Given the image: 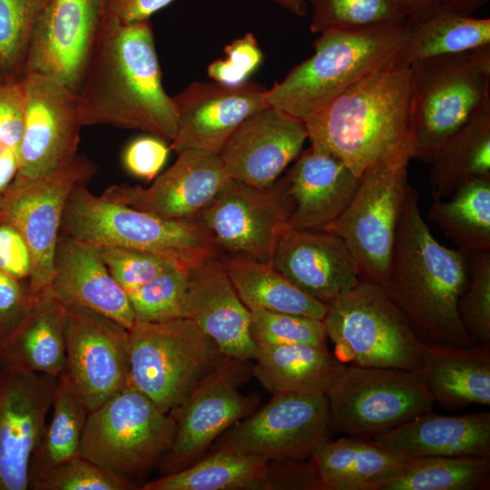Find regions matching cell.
Returning a JSON list of instances; mask_svg holds the SVG:
<instances>
[{
	"instance_id": "4dcf8cb0",
	"label": "cell",
	"mask_w": 490,
	"mask_h": 490,
	"mask_svg": "<svg viewBox=\"0 0 490 490\" xmlns=\"http://www.w3.org/2000/svg\"><path fill=\"white\" fill-rule=\"evenodd\" d=\"M345 366L328 347L284 345L259 349L252 376L272 394L327 396Z\"/></svg>"
},
{
	"instance_id": "7a4b0ae2",
	"label": "cell",
	"mask_w": 490,
	"mask_h": 490,
	"mask_svg": "<svg viewBox=\"0 0 490 490\" xmlns=\"http://www.w3.org/2000/svg\"><path fill=\"white\" fill-rule=\"evenodd\" d=\"M411 186L397 225L386 285L387 296L426 346L470 347L458 299L467 279L466 254L439 243L424 220Z\"/></svg>"
},
{
	"instance_id": "9c48e42d",
	"label": "cell",
	"mask_w": 490,
	"mask_h": 490,
	"mask_svg": "<svg viewBox=\"0 0 490 490\" xmlns=\"http://www.w3.org/2000/svg\"><path fill=\"white\" fill-rule=\"evenodd\" d=\"M343 364L421 369L425 344L382 286L361 280L323 318Z\"/></svg>"
},
{
	"instance_id": "cb8c5ba5",
	"label": "cell",
	"mask_w": 490,
	"mask_h": 490,
	"mask_svg": "<svg viewBox=\"0 0 490 490\" xmlns=\"http://www.w3.org/2000/svg\"><path fill=\"white\" fill-rule=\"evenodd\" d=\"M280 179L289 228L298 230H326L347 208L359 182L339 159L313 145Z\"/></svg>"
},
{
	"instance_id": "2e32d148",
	"label": "cell",
	"mask_w": 490,
	"mask_h": 490,
	"mask_svg": "<svg viewBox=\"0 0 490 490\" xmlns=\"http://www.w3.org/2000/svg\"><path fill=\"white\" fill-rule=\"evenodd\" d=\"M21 83L24 125L15 179L32 181L52 173L77 155L83 124L74 91L34 73L24 74Z\"/></svg>"
},
{
	"instance_id": "d6a6232c",
	"label": "cell",
	"mask_w": 490,
	"mask_h": 490,
	"mask_svg": "<svg viewBox=\"0 0 490 490\" xmlns=\"http://www.w3.org/2000/svg\"><path fill=\"white\" fill-rule=\"evenodd\" d=\"M428 182L435 201L476 179H490V108L458 130L430 162Z\"/></svg>"
},
{
	"instance_id": "3957f363",
	"label": "cell",
	"mask_w": 490,
	"mask_h": 490,
	"mask_svg": "<svg viewBox=\"0 0 490 490\" xmlns=\"http://www.w3.org/2000/svg\"><path fill=\"white\" fill-rule=\"evenodd\" d=\"M395 59L304 122L311 145L339 159L358 178L382 158L413 159L410 70Z\"/></svg>"
},
{
	"instance_id": "74e56055",
	"label": "cell",
	"mask_w": 490,
	"mask_h": 490,
	"mask_svg": "<svg viewBox=\"0 0 490 490\" xmlns=\"http://www.w3.org/2000/svg\"><path fill=\"white\" fill-rule=\"evenodd\" d=\"M490 456H436L408 460L379 490L488 489Z\"/></svg>"
},
{
	"instance_id": "30bf717a",
	"label": "cell",
	"mask_w": 490,
	"mask_h": 490,
	"mask_svg": "<svg viewBox=\"0 0 490 490\" xmlns=\"http://www.w3.org/2000/svg\"><path fill=\"white\" fill-rule=\"evenodd\" d=\"M411 159L407 154L391 155L368 167L347 208L324 230L343 240L363 281L382 287L387 283L397 225L411 188L407 181Z\"/></svg>"
},
{
	"instance_id": "bcb514c9",
	"label": "cell",
	"mask_w": 490,
	"mask_h": 490,
	"mask_svg": "<svg viewBox=\"0 0 490 490\" xmlns=\"http://www.w3.org/2000/svg\"><path fill=\"white\" fill-rule=\"evenodd\" d=\"M224 54L226 57L212 62L207 72L214 82L226 85L246 83L263 59L262 52L251 33L227 44Z\"/></svg>"
},
{
	"instance_id": "c3c4849f",
	"label": "cell",
	"mask_w": 490,
	"mask_h": 490,
	"mask_svg": "<svg viewBox=\"0 0 490 490\" xmlns=\"http://www.w3.org/2000/svg\"><path fill=\"white\" fill-rule=\"evenodd\" d=\"M31 303L28 282L24 285L0 270V340L11 335L24 319Z\"/></svg>"
},
{
	"instance_id": "e0dca14e",
	"label": "cell",
	"mask_w": 490,
	"mask_h": 490,
	"mask_svg": "<svg viewBox=\"0 0 490 490\" xmlns=\"http://www.w3.org/2000/svg\"><path fill=\"white\" fill-rule=\"evenodd\" d=\"M65 309L64 372L90 412L129 386V329L86 308Z\"/></svg>"
},
{
	"instance_id": "8fae6325",
	"label": "cell",
	"mask_w": 490,
	"mask_h": 490,
	"mask_svg": "<svg viewBox=\"0 0 490 490\" xmlns=\"http://www.w3.org/2000/svg\"><path fill=\"white\" fill-rule=\"evenodd\" d=\"M327 397L329 427L351 436L387 432L430 412L435 402L422 369L349 364Z\"/></svg>"
},
{
	"instance_id": "7c38bea8",
	"label": "cell",
	"mask_w": 490,
	"mask_h": 490,
	"mask_svg": "<svg viewBox=\"0 0 490 490\" xmlns=\"http://www.w3.org/2000/svg\"><path fill=\"white\" fill-rule=\"evenodd\" d=\"M96 172L87 158L76 155L50 174L14 181L3 191L0 223L14 227L30 253L28 286L31 299L49 290L64 209L73 189Z\"/></svg>"
},
{
	"instance_id": "6da1fadb",
	"label": "cell",
	"mask_w": 490,
	"mask_h": 490,
	"mask_svg": "<svg viewBox=\"0 0 490 490\" xmlns=\"http://www.w3.org/2000/svg\"><path fill=\"white\" fill-rule=\"evenodd\" d=\"M83 126L140 130L172 141L177 114L162 84L148 20L104 16L76 92Z\"/></svg>"
},
{
	"instance_id": "8992f818",
	"label": "cell",
	"mask_w": 490,
	"mask_h": 490,
	"mask_svg": "<svg viewBox=\"0 0 490 490\" xmlns=\"http://www.w3.org/2000/svg\"><path fill=\"white\" fill-rule=\"evenodd\" d=\"M85 184L75 186L67 198L60 234L98 246L152 253L184 270L218 257L195 220H164L95 196Z\"/></svg>"
},
{
	"instance_id": "83f0119b",
	"label": "cell",
	"mask_w": 490,
	"mask_h": 490,
	"mask_svg": "<svg viewBox=\"0 0 490 490\" xmlns=\"http://www.w3.org/2000/svg\"><path fill=\"white\" fill-rule=\"evenodd\" d=\"M65 306L50 290L31 299L27 315L1 341L0 368L58 377L65 369Z\"/></svg>"
},
{
	"instance_id": "b9f144b4",
	"label": "cell",
	"mask_w": 490,
	"mask_h": 490,
	"mask_svg": "<svg viewBox=\"0 0 490 490\" xmlns=\"http://www.w3.org/2000/svg\"><path fill=\"white\" fill-rule=\"evenodd\" d=\"M250 313V337L259 349L293 344L327 347L322 319L260 309Z\"/></svg>"
},
{
	"instance_id": "6f0895ef",
	"label": "cell",
	"mask_w": 490,
	"mask_h": 490,
	"mask_svg": "<svg viewBox=\"0 0 490 490\" xmlns=\"http://www.w3.org/2000/svg\"><path fill=\"white\" fill-rule=\"evenodd\" d=\"M4 73H3V67H2V62L0 58V83L3 81Z\"/></svg>"
},
{
	"instance_id": "44dd1931",
	"label": "cell",
	"mask_w": 490,
	"mask_h": 490,
	"mask_svg": "<svg viewBox=\"0 0 490 490\" xmlns=\"http://www.w3.org/2000/svg\"><path fill=\"white\" fill-rule=\"evenodd\" d=\"M267 89L251 82L226 85L194 82L172 97L177 133L172 149L177 153L196 149L219 154L240 124L269 105Z\"/></svg>"
},
{
	"instance_id": "f1b7e54d",
	"label": "cell",
	"mask_w": 490,
	"mask_h": 490,
	"mask_svg": "<svg viewBox=\"0 0 490 490\" xmlns=\"http://www.w3.org/2000/svg\"><path fill=\"white\" fill-rule=\"evenodd\" d=\"M421 369L434 400L442 407L490 406V344L425 345Z\"/></svg>"
},
{
	"instance_id": "7402d4cb",
	"label": "cell",
	"mask_w": 490,
	"mask_h": 490,
	"mask_svg": "<svg viewBox=\"0 0 490 490\" xmlns=\"http://www.w3.org/2000/svg\"><path fill=\"white\" fill-rule=\"evenodd\" d=\"M304 122L267 105L246 118L219 153L230 179L265 188L300 154Z\"/></svg>"
},
{
	"instance_id": "484cf974",
	"label": "cell",
	"mask_w": 490,
	"mask_h": 490,
	"mask_svg": "<svg viewBox=\"0 0 490 490\" xmlns=\"http://www.w3.org/2000/svg\"><path fill=\"white\" fill-rule=\"evenodd\" d=\"M50 292L64 306L101 313L130 329L135 322L125 289L113 278L100 246L59 234Z\"/></svg>"
},
{
	"instance_id": "db71d44e",
	"label": "cell",
	"mask_w": 490,
	"mask_h": 490,
	"mask_svg": "<svg viewBox=\"0 0 490 490\" xmlns=\"http://www.w3.org/2000/svg\"><path fill=\"white\" fill-rule=\"evenodd\" d=\"M407 22L423 21L440 8V0H392Z\"/></svg>"
},
{
	"instance_id": "f5cc1de1",
	"label": "cell",
	"mask_w": 490,
	"mask_h": 490,
	"mask_svg": "<svg viewBox=\"0 0 490 490\" xmlns=\"http://www.w3.org/2000/svg\"><path fill=\"white\" fill-rule=\"evenodd\" d=\"M173 0H107L106 13L123 23L145 21Z\"/></svg>"
},
{
	"instance_id": "7dc6e473",
	"label": "cell",
	"mask_w": 490,
	"mask_h": 490,
	"mask_svg": "<svg viewBox=\"0 0 490 490\" xmlns=\"http://www.w3.org/2000/svg\"><path fill=\"white\" fill-rule=\"evenodd\" d=\"M24 125V90L20 81L0 83V144L17 152Z\"/></svg>"
},
{
	"instance_id": "7bdbcfd3",
	"label": "cell",
	"mask_w": 490,
	"mask_h": 490,
	"mask_svg": "<svg viewBox=\"0 0 490 490\" xmlns=\"http://www.w3.org/2000/svg\"><path fill=\"white\" fill-rule=\"evenodd\" d=\"M466 254L468 279L458 299V316L475 343L490 344V251Z\"/></svg>"
},
{
	"instance_id": "f907efd6",
	"label": "cell",
	"mask_w": 490,
	"mask_h": 490,
	"mask_svg": "<svg viewBox=\"0 0 490 490\" xmlns=\"http://www.w3.org/2000/svg\"><path fill=\"white\" fill-rule=\"evenodd\" d=\"M269 461V490H320L314 467L309 460Z\"/></svg>"
},
{
	"instance_id": "ffe728a7",
	"label": "cell",
	"mask_w": 490,
	"mask_h": 490,
	"mask_svg": "<svg viewBox=\"0 0 490 490\" xmlns=\"http://www.w3.org/2000/svg\"><path fill=\"white\" fill-rule=\"evenodd\" d=\"M230 180L219 154L186 149L151 186L112 185L101 196L164 220H192Z\"/></svg>"
},
{
	"instance_id": "f546056e",
	"label": "cell",
	"mask_w": 490,
	"mask_h": 490,
	"mask_svg": "<svg viewBox=\"0 0 490 490\" xmlns=\"http://www.w3.org/2000/svg\"><path fill=\"white\" fill-rule=\"evenodd\" d=\"M309 460L320 490H379L407 462L361 436L326 439Z\"/></svg>"
},
{
	"instance_id": "d4e9b609",
	"label": "cell",
	"mask_w": 490,
	"mask_h": 490,
	"mask_svg": "<svg viewBox=\"0 0 490 490\" xmlns=\"http://www.w3.org/2000/svg\"><path fill=\"white\" fill-rule=\"evenodd\" d=\"M188 312L227 357L254 360L259 348L250 332V313L218 258L187 270Z\"/></svg>"
},
{
	"instance_id": "5b68a950",
	"label": "cell",
	"mask_w": 490,
	"mask_h": 490,
	"mask_svg": "<svg viewBox=\"0 0 490 490\" xmlns=\"http://www.w3.org/2000/svg\"><path fill=\"white\" fill-rule=\"evenodd\" d=\"M413 159L431 162L464 125L490 108V45L412 64Z\"/></svg>"
},
{
	"instance_id": "52a82bcc",
	"label": "cell",
	"mask_w": 490,
	"mask_h": 490,
	"mask_svg": "<svg viewBox=\"0 0 490 490\" xmlns=\"http://www.w3.org/2000/svg\"><path fill=\"white\" fill-rule=\"evenodd\" d=\"M175 434L171 414L127 386L88 413L80 456L137 485L160 466Z\"/></svg>"
},
{
	"instance_id": "277c9868",
	"label": "cell",
	"mask_w": 490,
	"mask_h": 490,
	"mask_svg": "<svg viewBox=\"0 0 490 490\" xmlns=\"http://www.w3.org/2000/svg\"><path fill=\"white\" fill-rule=\"evenodd\" d=\"M408 32L406 22L321 33L314 43V54L267 89V103L305 122L395 59Z\"/></svg>"
},
{
	"instance_id": "d590c367",
	"label": "cell",
	"mask_w": 490,
	"mask_h": 490,
	"mask_svg": "<svg viewBox=\"0 0 490 490\" xmlns=\"http://www.w3.org/2000/svg\"><path fill=\"white\" fill-rule=\"evenodd\" d=\"M427 218L463 252L490 251V179L474 180L448 200L435 201Z\"/></svg>"
},
{
	"instance_id": "836d02e7",
	"label": "cell",
	"mask_w": 490,
	"mask_h": 490,
	"mask_svg": "<svg viewBox=\"0 0 490 490\" xmlns=\"http://www.w3.org/2000/svg\"><path fill=\"white\" fill-rule=\"evenodd\" d=\"M407 23L409 26L408 35L395 59L402 66L490 45L488 18H475L440 6L423 21Z\"/></svg>"
},
{
	"instance_id": "ac0fdd59",
	"label": "cell",
	"mask_w": 490,
	"mask_h": 490,
	"mask_svg": "<svg viewBox=\"0 0 490 490\" xmlns=\"http://www.w3.org/2000/svg\"><path fill=\"white\" fill-rule=\"evenodd\" d=\"M106 5L107 0H48L32 33L24 75L50 76L76 93Z\"/></svg>"
},
{
	"instance_id": "8d00e7d4",
	"label": "cell",
	"mask_w": 490,
	"mask_h": 490,
	"mask_svg": "<svg viewBox=\"0 0 490 490\" xmlns=\"http://www.w3.org/2000/svg\"><path fill=\"white\" fill-rule=\"evenodd\" d=\"M52 407L51 419L32 455L28 478L80 456L89 411L64 372L57 377Z\"/></svg>"
},
{
	"instance_id": "9f6ffc18",
	"label": "cell",
	"mask_w": 490,
	"mask_h": 490,
	"mask_svg": "<svg viewBox=\"0 0 490 490\" xmlns=\"http://www.w3.org/2000/svg\"><path fill=\"white\" fill-rule=\"evenodd\" d=\"M489 0H440V6L462 15H472Z\"/></svg>"
},
{
	"instance_id": "f6af8a7d",
	"label": "cell",
	"mask_w": 490,
	"mask_h": 490,
	"mask_svg": "<svg viewBox=\"0 0 490 490\" xmlns=\"http://www.w3.org/2000/svg\"><path fill=\"white\" fill-rule=\"evenodd\" d=\"M101 255L113 278L131 291L174 265L166 259L142 250L100 246Z\"/></svg>"
},
{
	"instance_id": "603a6c76",
	"label": "cell",
	"mask_w": 490,
	"mask_h": 490,
	"mask_svg": "<svg viewBox=\"0 0 490 490\" xmlns=\"http://www.w3.org/2000/svg\"><path fill=\"white\" fill-rule=\"evenodd\" d=\"M270 264L302 291L328 306L361 281L343 240L324 230L286 229Z\"/></svg>"
},
{
	"instance_id": "ee69618b",
	"label": "cell",
	"mask_w": 490,
	"mask_h": 490,
	"mask_svg": "<svg viewBox=\"0 0 490 490\" xmlns=\"http://www.w3.org/2000/svg\"><path fill=\"white\" fill-rule=\"evenodd\" d=\"M32 490H133L124 481L81 456L46 468L28 478Z\"/></svg>"
},
{
	"instance_id": "ba28073f",
	"label": "cell",
	"mask_w": 490,
	"mask_h": 490,
	"mask_svg": "<svg viewBox=\"0 0 490 490\" xmlns=\"http://www.w3.org/2000/svg\"><path fill=\"white\" fill-rule=\"evenodd\" d=\"M132 386L163 413L179 407L226 358L190 318L134 322L129 329Z\"/></svg>"
},
{
	"instance_id": "4fadbf2b",
	"label": "cell",
	"mask_w": 490,
	"mask_h": 490,
	"mask_svg": "<svg viewBox=\"0 0 490 490\" xmlns=\"http://www.w3.org/2000/svg\"><path fill=\"white\" fill-rule=\"evenodd\" d=\"M192 220L206 231L218 258L271 263L289 228L282 181L258 188L230 179Z\"/></svg>"
},
{
	"instance_id": "9a60e30c",
	"label": "cell",
	"mask_w": 490,
	"mask_h": 490,
	"mask_svg": "<svg viewBox=\"0 0 490 490\" xmlns=\"http://www.w3.org/2000/svg\"><path fill=\"white\" fill-rule=\"evenodd\" d=\"M325 395L278 393L219 436L213 449L268 461L304 460L327 439Z\"/></svg>"
},
{
	"instance_id": "e575fe53",
	"label": "cell",
	"mask_w": 490,
	"mask_h": 490,
	"mask_svg": "<svg viewBox=\"0 0 490 490\" xmlns=\"http://www.w3.org/2000/svg\"><path fill=\"white\" fill-rule=\"evenodd\" d=\"M269 461L222 449L175 473L143 484L142 490H269Z\"/></svg>"
},
{
	"instance_id": "4316f807",
	"label": "cell",
	"mask_w": 490,
	"mask_h": 490,
	"mask_svg": "<svg viewBox=\"0 0 490 490\" xmlns=\"http://www.w3.org/2000/svg\"><path fill=\"white\" fill-rule=\"evenodd\" d=\"M372 440L407 461L436 456H490V413L440 416L430 411Z\"/></svg>"
},
{
	"instance_id": "5bb4252c",
	"label": "cell",
	"mask_w": 490,
	"mask_h": 490,
	"mask_svg": "<svg viewBox=\"0 0 490 490\" xmlns=\"http://www.w3.org/2000/svg\"><path fill=\"white\" fill-rule=\"evenodd\" d=\"M251 377V360L227 357L169 413L175 420L176 434L159 466L162 475L198 461L220 435L258 408L260 396L240 391Z\"/></svg>"
},
{
	"instance_id": "91938a15",
	"label": "cell",
	"mask_w": 490,
	"mask_h": 490,
	"mask_svg": "<svg viewBox=\"0 0 490 490\" xmlns=\"http://www.w3.org/2000/svg\"><path fill=\"white\" fill-rule=\"evenodd\" d=\"M0 347H1V340H0Z\"/></svg>"
},
{
	"instance_id": "11a10c76",
	"label": "cell",
	"mask_w": 490,
	"mask_h": 490,
	"mask_svg": "<svg viewBox=\"0 0 490 490\" xmlns=\"http://www.w3.org/2000/svg\"><path fill=\"white\" fill-rule=\"evenodd\" d=\"M17 168L16 153L5 147L0 152V192H3L9 186L11 180L17 172Z\"/></svg>"
},
{
	"instance_id": "681fc988",
	"label": "cell",
	"mask_w": 490,
	"mask_h": 490,
	"mask_svg": "<svg viewBox=\"0 0 490 490\" xmlns=\"http://www.w3.org/2000/svg\"><path fill=\"white\" fill-rule=\"evenodd\" d=\"M169 148L161 138L143 136L133 140L126 148L123 162L129 172L151 181L163 167Z\"/></svg>"
},
{
	"instance_id": "1f68e13d",
	"label": "cell",
	"mask_w": 490,
	"mask_h": 490,
	"mask_svg": "<svg viewBox=\"0 0 490 490\" xmlns=\"http://www.w3.org/2000/svg\"><path fill=\"white\" fill-rule=\"evenodd\" d=\"M220 260L240 299L250 311L260 309L322 320L325 318L328 306L302 291L270 263Z\"/></svg>"
},
{
	"instance_id": "816d5d0a",
	"label": "cell",
	"mask_w": 490,
	"mask_h": 490,
	"mask_svg": "<svg viewBox=\"0 0 490 490\" xmlns=\"http://www.w3.org/2000/svg\"><path fill=\"white\" fill-rule=\"evenodd\" d=\"M0 270L23 280L30 276L31 258L22 235L11 225L0 223Z\"/></svg>"
},
{
	"instance_id": "ab89813d",
	"label": "cell",
	"mask_w": 490,
	"mask_h": 490,
	"mask_svg": "<svg viewBox=\"0 0 490 490\" xmlns=\"http://www.w3.org/2000/svg\"><path fill=\"white\" fill-rule=\"evenodd\" d=\"M48 0H0L3 81H20L33 30Z\"/></svg>"
},
{
	"instance_id": "d6986e66",
	"label": "cell",
	"mask_w": 490,
	"mask_h": 490,
	"mask_svg": "<svg viewBox=\"0 0 490 490\" xmlns=\"http://www.w3.org/2000/svg\"><path fill=\"white\" fill-rule=\"evenodd\" d=\"M57 377L0 368V490H27Z\"/></svg>"
},
{
	"instance_id": "60d3db41",
	"label": "cell",
	"mask_w": 490,
	"mask_h": 490,
	"mask_svg": "<svg viewBox=\"0 0 490 490\" xmlns=\"http://www.w3.org/2000/svg\"><path fill=\"white\" fill-rule=\"evenodd\" d=\"M312 5L310 31L352 29L380 24H405L392 0H309Z\"/></svg>"
},
{
	"instance_id": "680465c9",
	"label": "cell",
	"mask_w": 490,
	"mask_h": 490,
	"mask_svg": "<svg viewBox=\"0 0 490 490\" xmlns=\"http://www.w3.org/2000/svg\"><path fill=\"white\" fill-rule=\"evenodd\" d=\"M1 202H2V194H0V213H1Z\"/></svg>"
},
{
	"instance_id": "f35d334b",
	"label": "cell",
	"mask_w": 490,
	"mask_h": 490,
	"mask_svg": "<svg viewBox=\"0 0 490 490\" xmlns=\"http://www.w3.org/2000/svg\"><path fill=\"white\" fill-rule=\"evenodd\" d=\"M127 294L135 322H164L187 318V270L175 265Z\"/></svg>"
}]
</instances>
